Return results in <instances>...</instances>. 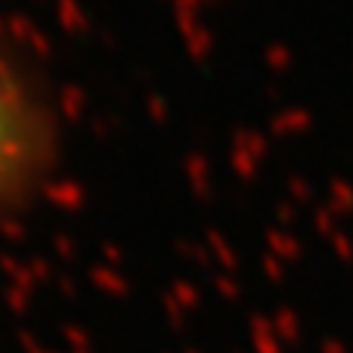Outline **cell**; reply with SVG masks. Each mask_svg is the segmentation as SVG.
Listing matches in <instances>:
<instances>
[{
  "mask_svg": "<svg viewBox=\"0 0 353 353\" xmlns=\"http://www.w3.org/2000/svg\"><path fill=\"white\" fill-rule=\"evenodd\" d=\"M48 148V127L39 103L15 74L0 65V206L36 176Z\"/></svg>",
  "mask_w": 353,
  "mask_h": 353,
  "instance_id": "6da1fadb",
  "label": "cell"
}]
</instances>
